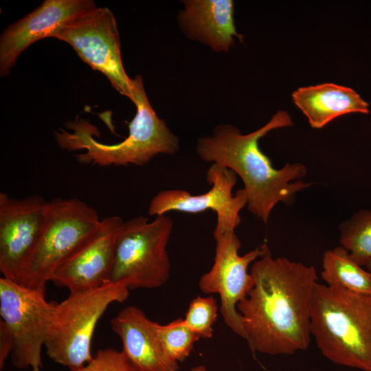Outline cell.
I'll list each match as a JSON object with an SVG mask.
<instances>
[{"label": "cell", "instance_id": "obj_1", "mask_svg": "<svg viewBox=\"0 0 371 371\" xmlns=\"http://www.w3.org/2000/svg\"><path fill=\"white\" fill-rule=\"evenodd\" d=\"M250 273L254 284L237 310L251 351L287 355L306 350L315 268L269 254L252 263Z\"/></svg>", "mask_w": 371, "mask_h": 371}, {"label": "cell", "instance_id": "obj_2", "mask_svg": "<svg viewBox=\"0 0 371 371\" xmlns=\"http://www.w3.org/2000/svg\"><path fill=\"white\" fill-rule=\"evenodd\" d=\"M292 124L289 113L280 111L264 126L247 134L232 124H219L196 144V153L203 161L229 168L240 177L249 211L265 223L278 203L291 204L298 192L311 186L300 180L307 172L303 164L287 163L277 169L259 147L260 139L269 132Z\"/></svg>", "mask_w": 371, "mask_h": 371}, {"label": "cell", "instance_id": "obj_3", "mask_svg": "<svg viewBox=\"0 0 371 371\" xmlns=\"http://www.w3.org/2000/svg\"><path fill=\"white\" fill-rule=\"evenodd\" d=\"M132 99L137 113L128 124V136L122 142L109 144L93 137L97 128L89 121L77 119L66 124L68 132H55L60 148L69 151L85 150L76 154L79 164L99 166H143L159 154L174 155L179 148L178 137L156 114L147 97L143 79L137 75L132 80Z\"/></svg>", "mask_w": 371, "mask_h": 371}, {"label": "cell", "instance_id": "obj_4", "mask_svg": "<svg viewBox=\"0 0 371 371\" xmlns=\"http://www.w3.org/2000/svg\"><path fill=\"white\" fill-rule=\"evenodd\" d=\"M311 333L332 363L371 371V295L317 283Z\"/></svg>", "mask_w": 371, "mask_h": 371}, {"label": "cell", "instance_id": "obj_5", "mask_svg": "<svg viewBox=\"0 0 371 371\" xmlns=\"http://www.w3.org/2000/svg\"><path fill=\"white\" fill-rule=\"evenodd\" d=\"M128 295L124 284L109 281L69 292L55 306L44 347L48 357L69 371L84 366L93 358L91 343L98 321L111 304L123 302Z\"/></svg>", "mask_w": 371, "mask_h": 371}, {"label": "cell", "instance_id": "obj_6", "mask_svg": "<svg viewBox=\"0 0 371 371\" xmlns=\"http://www.w3.org/2000/svg\"><path fill=\"white\" fill-rule=\"evenodd\" d=\"M100 220L97 211L79 199L47 201L43 230L18 283L45 289L56 271L96 230Z\"/></svg>", "mask_w": 371, "mask_h": 371}, {"label": "cell", "instance_id": "obj_7", "mask_svg": "<svg viewBox=\"0 0 371 371\" xmlns=\"http://www.w3.org/2000/svg\"><path fill=\"white\" fill-rule=\"evenodd\" d=\"M172 227L173 221L167 214L152 221L139 216L124 222L116 238L108 281L122 284L129 290L164 285L170 275L167 245Z\"/></svg>", "mask_w": 371, "mask_h": 371}, {"label": "cell", "instance_id": "obj_8", "mask_svg": "<svg viewBox=\"0 0 371 371\" xmlns=\"http://www.w3.org/2000/svg\"><path fill=\"white\" fill-rule=\"evenodd\" d=\"M45 290L0 278V319L13 335L10 359L18 369L42 371V349L56 304L47 300Z\"/></svg>", "mask_w": 371, "mask_h": 371}, {"label": "cell", "instance_id": "obj_9", "mask_svg": "<svg viewBox=\"0 0 371 371\" xmlns=\"http://www.w3.org/2000/svg\"><path fill=\"white\" fill-rule=\"evenodd\" d=\"M53 38L68 43L83 62L104 74L121 95L132 99V80L121 56L116 19L106 7H96L76 18Z\"/></svg>", "mask_w": 371, "mask_h": 371}, {"label": "cell", "instance_id": "obj_10", "mask_svg": "<svg viewBox=\"0 0 371 371\" xmlns=\"http://www.w3.org/2000/svg\"><path fill=\"white\" fill-rule=\"evenodd\" d=\"M216 241L214 264L199 280L201 291L206 294L220 296V311L225 324L245 339L241 316L237 305L247 295L254 284L249 265L269 253L264 244L240 256V241L234 232L213 235Z\"/></svg>", "mask_w": 371, "mask_h": 371}, {"label": "cell", "instance_id": "obj_11", "mask_svg": "<svg viewBox=\"0 0 371 371\" xmlns=\"http://www.w3.org/2000/svg\"><path fill=\"white\" fill-rule=\"evenodd\" d=\"M206 180L211 188L201 194L193 195L181 189L159 192L150 201L148 214L157 216L171 211L198 214L211 210L216 214L213 235L234 232L240 223V212L247 205L246 192L243 188L233 194L237 175L217 164L209 167Z\"/></svg>", "mask_w": 371, "mask_h": 371}, {"label": "cell", "instance_id": "obj_12", "mask_svg": "<svg viewBox=\"0 0 371 371\" xmlns=\"http://www.w3.org/2000/svg\"><path fill=\"white\" fill-rule=\"evenodd\" d=\"M47 201L39 195L14 199L0 192V272L18 282L43 230Z\"/></svg>", "mask_w": 371, "mask_h": 371}, {"label": "cell", "instance_id": "obj_13", "mask_svg": "<svg viewBox=\"0 0 371 371\" xmlns=\"http://www.w3.org/2000/svg\"><path fill=\"white\" fill-rule=\"evenodd\" d=\"M96 7L92 0H45L8 26L0 37V76L9 75L19 56L34 43L53 37L67 23Z\"/></svg>", "mask_w": 371, "mask_h": 371}, {"label": "cell", "instance_id": "obj_14", "mask_svg": "<svg viewBox=\"0 0 371 371\" xmlns=\"http://www.w3.org/2000/svg\"><path fill=\"white\" fill-rule=\"evenodd\" d=\"M123 223L118 216L101 219L96 230L59 267L50 282L76 292L99 287L108 281Z\"/></svg>", "mask_w": 371, "mask_h": 371}, {"label": "cell", "instance_id": "obj_15", "mask_svg": "<svg viewBox=\"0 0 371 371\" xmlns=\"http://www.w3.org/2000/svg\"><path fill=\"white\" fill-rule=\"evenodd\" d=\"M157 324L135 306H126L111 319L112 330L121 339L122 352L137 371H178V362L161 342Z\"/></svg>", "mask_w": 371, "mask_h": 371}, {"label": "cell", "instance_id": "obj_16", "mask_svg": "<svg viewBox=\"0 0 371 371\" xmlns=\"http://www.w3.org/2000/svg\"><path fill=\"white\" fill-rule=\"evenodd\" d=\"M178 14L180 30L192 41L199 42L212 51L227 52L235 39L243 41L234 19L232 0H184Z\"/></svg>", "mask_w": 371, "mask_h": 371}, {"label": "cell", "instance_id": "obj_17", "mask_svg": "<svg viewBox=\"0 0 371 371\" xmlns=\"http://www.w3.org/2000/svg\"><path fill=\"white\" fill-rule=\"evenodd\" d=\"M292 100L317 129L343 115L370 112L369 104L357 92L334 83L300 87L293 92Z\"/></svg>", "mask_w": 371, "mask_h": 371}, {"label": "cell", "instance_id": "obj_18", "mask_svg": "<svg viewBox=\"0 0 371 371\" xmlns=\"http://www.w3.org/2000/svg\"><path fill=\"white\" fill-rule=\"evenodd\" d=\"M320 276L329 286L371 295V272L357 264L341 246L324 254Z\"/></svg>", "mask_w": 371, "mask_h": 371}, {"label": "cell", "instance_id": "obj_19", "mask_svg": "<svg viewBox=\"0 0 371 371\" xmlns=\"http://www.w3.org/2000/svg\"><path fill=\"white\" fill-rule=\"evenodd\" d=\"M340 246L359 265L371 262V210H361L339 225Z\"/></svg>", "mask_w": 371, "mask_h": 371}, {"label": "cell", "instance_id": "obj_20", "mask_svg": "<svg viewBox=\"0 0 371 371\" xmlns=\"http://www.w3.org/2000/svg\"><path fill=\"white\" fill-rule=\"evenodd\" d=\"M158 335L167 354L175 361L182 362L191 353L199 337L178 318L166 324H157Z\"/></svg>", "mask_w": 371, "mask_h": 371}, {"label": "cell", "instance_id": "obj_21", "mask_svg": "<svg viewBox=\"0 0 371 371\" xmlns=\"http://www.w3.org/2000/svg\"><path fill=\"white\" fill-rule=\"evenodd\" d=\"M217 315L216 299L212 296H198L190 303L183 321L200 339H210L213 336V325Z\"/></svg>", "mask_w": 371, "mask_h": 371}, {"label": "cell", "instance_id": "obj_22", "mask_svg": "<svg viewBox=\"0 0 371 371\" xmlns=\"http://www.w3.org/2000/svg\"><path fill=\"white\" fill-rule=\"evenodd\" d=\"M74 371H137L124 353L113 348L99 350L82 368Z\"/></svg>", "mask_w": 371, "mask_h": 371}, {"label": "cell", "instance_id": "obj_23", "mask_svg": "<svg viewBox=\"0 0 371 371\" xmlns=\"http://www.w3.org/2000/svg\"><path fill=\"white\" fill-rule=\"evenodd\" d=\"M14 347L13 335L5 323L0 319V369L4 368L5 360Z\"/></svg>", "mask_w": 371, "mask_h": 371}, {"label": "cell", "instance_id": "obj_24", "mask_svg": "<svg viewBox=\"0 0 371 371\" xmlns=\"http://www.w3.org/2000/svg\"><path fill=\"white\" fill-rule=\"evenodd\" d=\"M188 371H206V368L204 366L200 365L190 368Z\"/></svg>", "mask_w": 371, "mask_h": 371}, {"label": "cell", "instance_id": "obj_25", "mask_svg": "<svg viewBox=\"0 0 371 371\" xmlns=\"http://www.w3.org/2000/svg\"><path fill=\"white\" fill-rule=\"evenodd\" d=\"M366 269L371 272V262L366 265Z\"/></svg>", "mask_w": 371, "mask_h": 371}]
</instances>
